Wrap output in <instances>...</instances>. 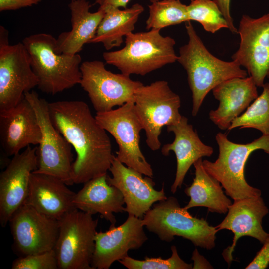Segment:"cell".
<instances>
[{
    "label": "cell",
    "mask_w": 269,
    "mask_h": 269,
    "mask_svg": "<svg viewBox=\"0 0 269 269\" xmlns=\"http://www.w3.org/2000/svg\"><path fill=\"white\" fill-rule=\"evenodd\" d=\"M257 87L251 76L233 78L217 85L212 90L219 104L210 111V119L221 130H228L232 121L258 97Z\"/></svg>",
    "instance_id": "obj_20"
},
{
    "label": "cell",
    "mask_w": 269,
    "mask_h": 269,
    "mask_svg": "<svg viewBox=\"0 0 269 269\" xmlns=\"http://www.w3.org/2000/svg\"><path fill=\"white\" fill-rule=\"evenodd\" d=\"M107 174L93 178L84 184L73 200L74 207L91 215L99 213L101 218L115 224L114 213L125 212V201L121 192L110 185Z\"/></svg>",
    "instance_id": "obj_23"
},
{
    "label": "cell",
    "mask_w": 269,
    "mask_h": 269,
    "mask_svg": "<svg viewBox=\"0 0 269 269\" xmlns=\"http://www.w3.org/2000/svg\"><path fill=\"white\" fill-rule=\"evenodd\" d=\"M159 30L130 33L125 46L116 51L105 52L106 63L117 67L122 73L144 76L177 61L175 40L163 36Z\"/></svg>",
    "instance_id": "obj_4"
},
{
    "label": "cell",
    "mask_w": 269,
    "mask_h": 269,
    "mask_svg": "<svg viewBox=\"0 0 269 269\" xmlns=\"http://www.w3.org/2000/svg\"><path fill=\"white\" fill-rule=\"evenodd\" d=\"M59 220V233L54 248L59 269H93L98 220L76 208Z\"/></svg>",
    "instance_id": "obj_8"
},
{
    "label": "cell",
    "mask_w": 269,
    "mask_h": 269,
    "mask_svg": "<svg viewBox=\"0 0 269 269\" xmlns=\"http://www.w3.org/2000/svg\"><path fill=\"white\" fill-rule=\"evenodd\" d=\"M41 0H0V11L16 10L38 4Z\"/></svg>",
    "instance_id": "obj_33"
},
{
    "label": "cell",
    "mask_w": 269,
    "mask_h": 269,
    "mask_svg": "<svg viewBox=\"0 0 269 269\" xmlns=\"http://www.w3.org/2000/svg\"><path fill=\"white\" fill-rule=\"evenodd\" d=\"M61 179L33 171L30 176L28 196L24 204L38 212L59 220L75 209L73 200L76 193Z\"/></svg>",
    "instance_id": "obj_21"
},
{
    "label": "cell",
    "mask_w": 269,
    "mask_h": 269,
    "mask_svg": "<svg viewBox=\"0 0 269 269\" xmlns=\"http://www.w3.org/2000/svg\"><path fill=\"white\" fill-rule=\"evenodd\" d=\"M185 28L188 42L180 48L177 61L187 72L192 94V115L195 116L210 91L228 79L246 77L247 72L235 61L221 60L210 53L190 21Z\"/></svg>",
    "instance_id": "obj_2"
},
{
    "label": "cell",
    "mask_w": 269,
    "mask_h": 269,
    "mask_svg": "<svg viewBox=\"0 0 269 269\" xmlns=\"http://www.w3.org/2000/svg\"><path fill=\"white\" fill-rule=\"evenodd\" d=\"M36 147L30 146L10 160L0 174V222L4 227L24 204L31 173L37 169Z\"/></svg>",
    "instance_id": "obj_17"
},
{
    "label": "cell",
    "mask_w": 269,
    "mask_h": 269,
    "mask_svg": "<svg viewBox=\"0 0 269 269\" xmlns=\"http://www.w3.org/2000/svg\"><path fill=\"white\" fill-rule=\"evenodd\" d=\"M217 5L224 18L226 20L228 28L233 33H238V29L233 24L230 13L231 0H213Z\"/></svg>",
    "instance_id": "obj_34"
},
{
    "label": "cell",
    "mask_w": 269,
    "mask_h": 269,
    "mask_svg": "<svg viewBox=\"0 0 269 269\" xmlns=\"http://www.w3.org/2000/svg\"><path fill=\"white\" fill-rule=\"evenodd\" d=\"M134 108L146 134V142L152 150L161 147L159 136L163 127L178 122L181 100L164 80L140 86L134 95Z\"/></svg>",
    "instance_id": "obj_7"
},
{
    "label": "cell",
    "mask_w": 269,
    "mask_h": 269,
    "mask_svg": "<svg viewBox=\"0 0 269 269\" xmlns=\"http://www.w3.org/2000/svg\"><path fill=\"white\" fill-rule=\"evenodd\" d=\"M172 255L167 259L161 257L149 258L137 260L129 256L119 262L129 269H192L193 265L185 262L179 256L176 247H171Z\"/></svg>",
    "instance_id": "obj_30"
},
{
    "label": "cell",
    "mask_w": 269,
    "mask_h": 269,
    "mask_svg": "<svg viewBox=\"0 0 269 269\" xmlns=\"http://www.w3.org/2000/svg\"><path fill=\"white\" fill-rule=\"evenodd\" d=\"M131 0H96L95 4H98L99 8L113 6L117 8H126Z\"/></svg>",
    "instance_id": "obj_36"
},
{
    "label": "cell",
    "mask_w": 269,
    "mask_h": 269,
    "mask_svg": "<svg viewBox=\"0 0 269 269\" xmlns=\"http://www.w3.org/2000/svg\"><path fill=\"white\" fill-rule=\"evenodd\" d=\"M87 0H71L68 5L71 12V30L59 34L56 40L55 51L58 54H78L94 37L105 15V10L99 8L95 12Z\"/></svg>",
    "instance_id": "obj_24"
},
{
    "label": "cell",
    "mask_w": 269,
    "mask_h": 269,
    "mask_svg": "<svg viewBox=\"0 0 269 269\" xmlns=\"http://www.w3.org/2000/svg\"><path fill=\"white\" fill-rule=\"evenodd\" d=\"M142 221L144 226L162 241L170 242L177 236L189 240L196 247L211 250L215 246L218 232L215 227L203 218L192 216L174 197L154 203Z\"/></svg>",
    "instance_id": "obj_6"
},
{
    "label": "cell",
    "mask_w": 269,
    "mask_h": 269,
    "mask_svg": "<svg viewBox=\"0 0 269 269\" xmlns=\"http://www.w3.org/2000/svg\"><path fill=\"white\" fill-rule=\"evenodd\" d=\"M36 113L42 137L36 146L35 172L56 177L67 185H72L71 172L73 162L71 145L54 126L49 116L48 102L35 91L25 94Z\"/></svg>",
    "instance_id": "obj_9"
},
{
    "label": "cell",
    "mask_w": 269,
    "mask_h": 269,
    "mask_svg": "<svg viewBox=\"0 0 269 269\" xmlns=\"http://www.w3.org/2000/svg\"><path fill=\"white\" fill-rule=\"evenodd\" d=\"M167 130L174 133L175 138L172 143L163 145L161 153L168 156L172 151L176 157V176L171 187V192L174 194L181 188L190 167L202 157L211 156L213 149L200 140L192 125L188 123V119L183 116L177 123L167 126Z\"/></svg>",
    "instance_id": "obj_22"
},
{
    "label": "cell",
    "mask_w": 269,
    "mask_h": 269,
    "mask_svg": "<svg viewBox=\"0 0 269 269\" xmlns=\"http://www.w3.org/2000/svg\"><path fill=\"white\" fill-rule=\"evenodd\" d=\"M8 31L0 26V112L17 105L38 86L29 53L22 42L10 45Z\"/></svg>",
    "instance_id": "obj_11"
},
{
    "label": "cell",
    "mask_w": 269,
    "mask_h": 269,
    "mask_svg": "<svg viewBox=\"0 0 269 269\" xmlns=\"http://www.w3.org/2000/svg\"><path fill=\"white\" fill-rule=\"evenodd\" d=\"M149 0L152 3V2L163 0Z\"/></svg>",
    "instance_id": "obj_37"
},
{
    "label": "cell",
    "mask_w": 269,
    "mask_h": 269,
    "mask_svg": "<svg viewBox=\"0 0 269 269\" xmlns=\"http://www.w3.org/2000/svg\"><path fill=\"white\" fill-rule=\"evenodd\" d=\"M80 83L96 112L110 111L116 106L134 101L137 89L143 84L123 73H114L101 61H86L80 66Z\"/></svg>",
    "instance_id": "obj_12"
},
{
    "label": "cell",
    "mask_w": 269,
    "mask_h": 269,
    "mask_svg": "<svg viewBox=\"0 0 269 269\" xmlns=\"http://www.w3.org/2000/svg\"><path fill=\"white\" fill-rule=\"evenodd\" d=\"M142 219L128 215L121 225L111 224L108 230L97 232L91 267L108 269L115 261L128 256L130 250L140 248L148 240Z\"/></svg>",
    "instance_id": "obj_15"
},
{
    "label": "cell",
    "mask_w": 269,
    "mask_h": 269,
    "mask_svg": "<svg viewBox=\"0 0 269 269\" xmlns=\"http://www.w3.org/2000/svg\"><path fill=\"white\" fill-rule=\"evenodd\" d=\"M262 87L261 94L244 113L232 121L228 130L253 128L261 132L263 135H269V83L264 84Z\"/></svg>",
    "instance_id": "obj_28"
},
{
    "label": "cell",
    "mask_w": 269,
    "mask_h": 269,
    "mask_svg": "<svg viewBox=\"0 0 269 269\" xmlns=\"http://www.w3.org/2000/svg\"><path fill=\"white\" fill-rule=\"evenodd\" d=\"M268 213L269 209L261 196L234 200L228 208L226 216L215 226L218 232L227 229L234 234L232 245L222 253L228 264L233 260L232 253L241 237H251L263 244L266 241L269 233L264 230L262 221Z\"/></svg>",
    "instance_id": "obj_18"
},
{
    "label": "cell",
    "mask_w": 269,
    "mask_h": 269,
    "mask_svg": "<svg viewBox=\"0 0 269 269\" xmlns=\"http://www.w3.org/2000/svg\"><path fill=\"white\" fill-rule=\"evenodd\" d=\"M187 10L189 21L200 23L207 32L214 33L221 28H228L226 20L213 0H191Z\"/></svg>",
    "instance_id": "obj_29"
},
{
    "label": "cell",
    "mask_w": 269,
    "mask_h": 269,
    "mask_svg": "<svg viewBox=\"0 0 269 269\" xmlns=\"http://www.w3.org/2000/svg\"><path fill=\"white\" fill-rule=\"evenodd\" d=\"M219 155L214 162L202 161L205 170L217 179L225 193L234 200L261 196V191L250 185L244 176L247 161L254 151L262 149L269 155V135H262L252 142L238 144L230 141L227 135L219 132L215 136Z\"/></svg>",
    "instance_id": "obj_5"
},
{
    "label": "cell",
    "mask_w": 269,
    "mask_h": 269,
    "mask_svg": "<svg viewBox=\"0 0 269 269\" xmlns=\"http://www.w3.org/2000/svg\"><path fill=\"white\" fill-rule=\"evenodd\" d=\"M56 38L47 33H37L22 41L38 79V88L43 92L55 95L80 84L82 58L79 54H58Z\"/></svg>",
    "instance_id": "obj_3"
},
{
    "label": "cell",
    "mask_w": 269,
    "mask_h": 269,
    "mask_svg": "<svg viewBox=\"0 0 269 269\" xmlns=\"http://www.w3.org/2000/svg\"><path fill=\"white\" fill-rule=\"evenodd\" d=\"M12 269H59L54 249L19 256L12 264Z\"/></svg>",
    "instance_id": "obj_31"
},
{
    "label": "cell",
    "mask_w": 269,
    "mask_h": 269,
    "mask_svg": "<svg viewBox=\"0 0 269 269\" xmlns=\"http://www.w3.org/2000/svg\"><path fill=\"white\" fill-rule=\"evenodd\" d=\"M269 264V236L246 269H264Z\"/></svg>",
    "instance_id": "obj_32"
},
{
    "label": "cell",
    "mask_w": 269,
    "mask_h": 269,
    "mask_svg": "<svg viewBox=\"0 0 269 269\" xmlns=\"http://www.w3.org/2000/svg\"><path fill=\"white\" fill-rule=\"evenodd\" d=\"M95 117L98 124L115 138L118 146L116 158L126 166L152 178L151 166L140 148V132L143 128L135 112L134 101L115 109L96 112Z\"/></svg>",
    "instance_id": "obj_10"
},
{
    "label": "cell",
    "mask_w": 269,
    "mask_h": 269,
    "mask_svg": "<svg viewBox=\"0 0 269 269\" xmlns=\"http://www.w3.org/2000/svg\"><path fill=\"white\" fill-rule=\"evenodd\" d=\"M238 33L239 47L232 59L261 87L265 78H269V13L258 18L243 15Z\"/></svg>",
    "instance_id": "obj_14"
},
{
    "label": "cell",
    "mask_w": 269,
    "mask_h": 269,
    "mask_svg": "<svg viewBox=\"0 0 269 269\" xmlns=\"http://www.w3.org/2000/svg\"><path fill=\"white\" fill-rule=\"evenodd\" d=\"M40 127L35 111L24 97L14 107L0 112V142L8 156H14L41 140Z\"/></svg>",
    "instance_id": "obj_19"
},
{
    "label": "cell",
    "mask_w": 269,
    "mask_h": 269,
    "mask_svg": "<svg viewBox=\"0 0 269 269\" xmlns=\"http://www.w3.org/2000/svg\"><path fill=\"white\" fill-rule=\"evenodd\" d=\"M191 259L194 261L193 269H213L208 261L195 249L192 254Z\"/></svg>",
    "instance_id": "obj_35"
},
{
    "label": "cell",
    "mask_w": 269,
    "mask_h": 269,
    "mask_svg": "<svg viewBox=\"0 0 269 269\" xmlns=\"http://www.w3.org/2000/svg\"><path fill=\"white\" fill-rule=\"evenodd\" d=\"M149 16L146 21L147 30H159L189 21L187 5L179 0H163L148 6Z\"/></svg>",
    "instance_id": "obj_27"
},
{
    "label": "cell",
    "mask_w": 269,
    "mask_h": 269,
    "mask_svg": "<svg viewBox=\"0 0 269 269\" xmlns=\"http://www.w3.org/2000/svg\"><path fill=\"white\" fill-rule=\"evenodd\" d=\"M109 171L112 177L107 175V182L122 193L125 212L128 215L141 218L154 203L167 198L164 184L160 190H156L152 177H143L142 174L125 166L115 156Z\"/></svg>",
    "instance_id": "obj_16"
},
{
    "label": "cell",
    "mask_w": 269,
    "mask_h": 269,
    "mask_svg": "<svg viewBox=\"0 0 269 269\" xmlns=\"http://www.w3.org/2000/svg\"><path fill=\"white\" fill-rule=\"evenodd\" d=\"M49 116L56 129L73 146L72 184H84L107 174L114 155L109 136L83 101L48 102Z\"/></svg>",
    "instance_id": "obj_1"
},
{
    "label": "cell",
    "mask_w": 269,
    "mask_h": 269,
    "mask_svg": "<svg viewBox=\"0 0 269 269\" xmlns=\"http://www.w3.org/2000/svg\"><path fill=\"white\" fill-rule=\"evenodd\" d=\"M202 161L200 158L193 164L195 177L191 185L184 190L190 200L184 208L188 210L203 207L211 212L225 214L232 203L224 193L221 183L205 170Z\"/></svg>",
    "instance_id": "obj_26"
},
{
    "label": "cell",
    "mask_w": 269,
    "mask_h": 269,
    "mask_svg": "<svg viewBox=\"0 0 269 269\" xmlns=\"http://www.w3.org/2000/svg\"><path fill=\"white\" fill-rule=\"evenodd\" d=\"M12 248L19 256L54 249L59 233V220L24 204L9 219Z\"/></svg>",
    "instance_id": "obj_13"
},
{
    "label": "cell",
    "mask_w": 269,
    "mask_h": 269,
    "mask_svg": "<svg viewBox=\"0 0 269 269\" xmlns=\"http://www.w3.org/2000/svg\"><path fill=\"white\" fill-rule=\"evenodd\" d=\"M100 8L105 10V15L90 43H102L106 50L121 45L124 38L133 32L135 24L144 10L139 3L123 9L113 6Z\"/></svg>",
    "instance_id": "obj_25"
}]
</instances>
